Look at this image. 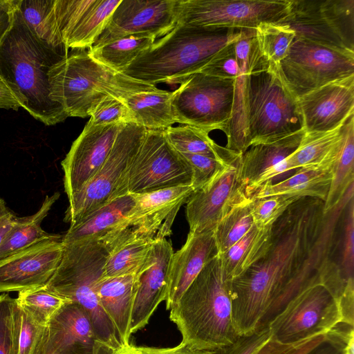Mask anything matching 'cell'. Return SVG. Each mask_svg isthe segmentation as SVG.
Instances as JSON below:
<instances>
[{
	"label": "cell",
	"mask_w": 354,
	"mask_h": 354,
	"mask_svg": "<svg viewBox=\"0 0 354 354\" xmlns=\"http://www.w3.org/2000/svg\"><path fill=\"white\" fill-rule=\"evenodd\" d=\"M111 354H142V353L139 346L129 344L117 349Z\"/></svg>",
	"instance_id": "cell-56"
},
{
	"label": "cell",
	"mask_w": 354,
	"mask_h": 354,
	"mask_svg": "<svg viewBox=\"0 0 354 354\" xmlns=\"http://www.w3.org/2000/svg\"><path fill=\"white\" fill-rule=\"evenodd\" d=\"M125 123L92 125L88 122L61 165L68 199L79 192L106 160L118 133Z\"/></svg>",
	"instance_id": "cell-18"
},
{
	"label": "cell",
	"mask_w": 354,
	"mask_h": 354,
	"mask_svg": "<svg viewBox=\"0 0 354 354\" xmlns=\"http://www.w3.org/2000/svg\"><path fill=\"white\" fill-rule=\"evenodd\" d=\"M235 42L221 49L198 73L221 79L235 80L239 68Z\"/></svg>",
	"instance_id": "cell-48"
},
{
	"label": "cell",
	"mask_w": 354,
	"mask_h": 354,
	"mask_svg": "<svg viewBox=\"0 0 354 354\" xmlns=\"http://www.w3.org/2000/svg\"><path fill=\"white\" fill-rule=\"evenodd\" d=\"M142 354H214L213 351H200L194 349L181 342L176 346L169 348H156L139 346Z\"/></svg>",
	"instance_id": "cell-53"
},
{
	"label": "cell",
	"mask_w": 354,
	"mask_h": 354,
	"mask_svg": "<svg viewBox=\"0 0 354 354\" xmlns=\"http://www.w3.org/2000/svg\"><path fill=\"white\" fill-rule=\"evenodd\" d=\"M342 143L341 127L324 132L304 131L298 147L288 158L291 170L332 169Z\"/></svg>",
	"instance_id": "cell-28"
},
{
	"label": "cell",
	"mask_w": 354,
	"mask_h": 354,
	"mask_svg": "<svg viewBox=\"0 0 354 354\" xmlns=\"http://www.w3.org/2000/svg\"><path fill=\"white\" fill-rule=\"evenodd\" d=\"M169 144L180 153L201 154L232 160L242 153L221 147L212 140L209 133L198 127L184 124L164 129Z\"/></svg>",
	"instance_id": "cell-38"
},
{
	"label": "cell",
	"mask_w": 354,
	"mask_h": 354,
	"mask_svg": "<svg viewBox=\"0 0 354 354\" xmlns=\"http://www.w3.org/2000/svg\"><path fill=\"white\" fill-rule=\"evenodd\" d=\"M146 131L145 127L136 123L124 124L100 169L68 200L64 221L75 224L102 206L129 194L130 169Z\"/></svg>",
	"instance_id": "cell-8"
},
{
	"label": "cell",
	"mask_w": 354,
	"mask_h": 354,
	"mask_svg": "<svg viewBox=\"0 0 354 354\" xmlns=\"http://www.w3.org/2000/svg\"><path fill=\"white\" fill-rule=\"evenodd\" d=\"M342 143L332 167L333 178L324 201L325 214L333 210L342 201L354 181V113L341 126Z\"/></svg>",
	"instance_id": "cell-33"
},
{
	"label": "cell",
	"mask_w": 354,
	"mask_h": 354,
	"mask_svg": "<svg viewBox=\"0 0 354 354\" xmlns=\"http://www.w3.org/2000/svg\"><path fill=\"white\" fill-rule=\"evenodd\" d=\"M181 154L191 167L192 172L191 186L195 192L205 185L226 164L237 158L225 160L201 154Z\"/></svg>",
	"instance_id": "cell-46"
},
{
	"label": "cell",
	"mask_w": 354,
	"mask_h": 354,
	"mask_svg": "<svg viewBox=\"0 0 354 354\" xmlns=\"http://www.w3.org/2000/svg\"><path fill=\"white\" fill-rule=\"evenodd\" d=\"M352 198L347 193L325 214L323 201L302 197L272 224L266 254L231 281L232 317L240 335L268 326L294 296L319 279L330 259L339 217Z\"/></svg>",
	"instance_id": "cell-1"
},
{
	"label": "cell",
	"mask_w": 354,
	"mask_h": 354,
	"mask_svg": "<svg viewBox=\"0 0 354 354\" xmlns=\"http://www.w3.org/2000/svg\"><path fill=\"white\" fill-rule=\"evenodd\" d=\"M279 72L297 97L329 82L354 75V53L295 38Z\"/></svg>",
	"instance_id": "cell-13"
},
{
	"label": "cell",
	"mask_w": 354,
	"mask_h": 354,
	"mask_svg": "<svg viewBox=\"0 0 354 354\" xmlns=\"http://www.w3.org/2000/svg\"><path fill=\"white\" fill-rule=\"evenodd\" d=\"M341 320L337 302L319 277L294 296L268 326L272 338L291 343L317 333H328Z\"/></svg>",
	"instance_id": "cell-12"
},
{
	"label": "cell",
	"mask_w": 354,
	"mask_h": 354,
	"mask_svg": "<svg viewBox=\"0 0 354 354\" xmlns=\"http://www.w3.org/2000/svg\"><path fill=\"white\" fill-rule=\"evenodd\" d=\"M173 92L158 89L134 93L123 99L133 122L146 129H165L176 123L172 109Z\"/></svg>",
	"instance_id": "cell-30"
},
{
	"label": "cell",
	"mask_w": 354,
	"mask_h": 354,
	"mask_svg": "<svg viewBox=\"0 0 354 354\" xmlns=\"http://www.w3.org/2000/svg\"><path fill=\"white\" fill-rule=\"evenodd\" d=\"M25 108V100L18 89L0 75V109L18 111Z\"/></svg>",
	"instance_id": "cell-52"
},
{
	"label": "cell",
	"mask_w": 354,
	"mask_h": 354,
	"mask_svg": "<svg viewBox=\"0 0 354 354\" xmlns=\"http://www.w3.org/2000/svg\"><path fill=\"white\" fill-rule=\"evenodd\" d=\"M135 204V197L130 194L113 201L80 221L70 225L62 237V242L70 243L90 239H101L127 218Z\"/></svg>",
	"instance_id": "cell-27"
},
{
	"label": "cell",
	"mask_w": 354,
	"mask_h": 354,
	"mask_svg": "<svg viewBox=\"0 0 354 354\" xmlns=\"http://www.w3.org/2000/svg\"><path fill=\"white\" fill-rule=\"evenodd\" d=\"M182 342L200 351H215L241 335L232 317L231 280L219 253L209 260L170 309Z\"/></svg>",
	"instance_id": "cell-2"
},
{
	"label": "cell",
	"mask_w": 354,
	"mask_h": 354,
	"mask_svg": "<svg viewBox=\"0 0 354 354\" xmlns=\"http://www.w3.org/2000/svg\"><path fill=\"white\" fill-rule=\"evenodd\" d=\"M21 309L16 299L0 295V354H17V337Z\"/></svg>",
	"instance_id": "cell-42"
},
{
	"label": "cell",
	"mask_w": 354,
	"mask_h": 354,
	"mask_svg": "<svg viewBox=\"0 0 354 354\" xmlns=\"http://www.w3.org/2000/svg\"><path fill=\"white\" fill-rule=\"evenodd\" d=\"M290 0H179L176 24L230 29H255L281 23Z\"/></svg>",
	"instance_id": "cell-11"
},
{
	"label": "cell",
	"mask_w": 354,
	"mask_h": 354,
	"mask_svg": "<svg viewBox=\"0 0 354 354\" xmlns=\"http://www.w3.org/2000/svg\"><path fill=\"white\" fill-rule=\"evenodd\" d=\"M156 240L140 237L113 248L109 252L102 277L137 275L150 261Z\"/></svg>",
	"instance_id": "cell-37"
},
{
	"label": "cell",
	"mask_w": 354,
	"mask_h": 354,
	"mask_svg": "<svg viewBox=\"0 0 354 354\" xmlns=\"http://www.w3.org/2000/svg\"><path fill=\"white\" fill-rule=\"evenodd\" d=\"M55 0H18V10L32 33L41 42L67 55L59 33L54 9Z\"/></svg>",
	"instance_id": "cell-34"
},
{
	"label": "cell",
	"mask_w": 354,
	"mask_h": 354,
	"mask_svg": "<svg viewBox=\"0 0 354 354\" xmlns=\"http://www.w3.org/2000/svg\"><path fill=\"white\" fill-rule=\"evenodd\" d=\"M272 226L258 227L254 224L240 240L219 254L223 270L231 281L244 273L266 254L271 243Z\"/></svg>",
	"instance_id": "cell-31"
},
{
	"label": "cell",
	"mask_w": 354,
	"mask_h": 354,
	"mask_svg": "<svg viewBox=\"0 0 354 354\" xmlns=\"http://www.w3.org/2000/svg\"><path fill=\"white\" fill-rule=\"evenodd\" d=\"M242 29L176 24L136 58L123 74L155 85L180 84L198 72L221 49L236 41Z\"/></svg>",
	"instance_id": "cell-4"
},
{
	"label": "cell",
	"mask_w": 354,
	"mask_h": 354,
	"mask_svg": "<svg viewBox=\"0 0 354 354\" xmlns=\"http://www.w3.org/2000/svg\"><path fill=\"white\" fill-rule=\"evenodd\" d=\"M17 3L18 0H0V44L12 23Z\"/></svg>",
	"instance_id": "cell-54"
},
{
	"label": "cell",
	"mask_w": 354,
	"mask_h": 354,
	"mask_svg": "<svg viewBox=\"0 0 354 354\" xmlns=\"http://www.w3.org/2000/svg\"><path fill=\"white\" fill-rule=\"evenodd\" d=\"M245 114L250 147L273 142L304 130L298 97L278 66L265 59L248 75Z\"/></svg>",
	"instance_id": "cell-7"
},
{
	"label": "cell",
	"mask_w": 354,
	"mask_h": 354,
	"mask_svg": "<svg viewBox=\"0 0 354 354\" xmlns=\"http://www.w3.org/2000/svg\"><path fill=\"white\" fill-rule=\"evenodd\" d=\"M89 116L88 122L92 125L133 122V116L124 100L111 95L102 99L91 111Z\"/></svg>",
	"instance_id": "cell-44"
},
{
	"label": "cell",
	"mask_w": 354,
	"mask_h": 354,
	"mask_svg": "<svg viewBox=\"0 0 354 354\" xmlns=\"http://www.w3.org/2000/svg\"><path fill=\"white\" fill-rule=\"evenodd\" d=\"M235 49L239 68L234 80V104L225 147L243 153L250 147L245 114L248 78L250 72L264 60L257 46L255 29H242L241 37L235 42Z\"/></svg>",
	"instance_id": "cell-24"
},
{
	"label": "cell",
	"mask_w": 354,
	"mask_h": 354,
	"mask_svg": "<svg viewBox=\"0 0 354 354\" xmlns=\"http://www.w3.org/2000/svg\"><path fill=\"white\" fill-rule=\"evenodd\" d=\"M62 239L44 240L0 259V293L45 286L61 261Z\"/></svg>",
	"instance_id": "cell-19"
},
{
	"label": "cell",
	"mask_w": 354,
	"mask_h": 354,
	"mask_svg": "<svg viewBox=\"0 0 354 354\" xmlns=\"http://www.w3.org/2000/svg\"><path fill=\"white\" fill-rule=\"evenodd\" d=\"M298 103L305 132H324L340 127L354 113V75L300 96Z\"/></svg>",
	"instance_id": "cell-20"
},
{
	"label": "cell",
	"mask_w": 354,
	"mask_h": 354,
	"mask_svg": "<svg viewBox=\"0 0 354 354\" xmlns=\"http://www.w3.org/2000/svg\"><path fill=\"white\" fill-rule=\"evenodd\" d=\"M271 336L270 329L266 326L251 334L241 335L232 344L213 351L214 354H253Z\"/></svg>",
	"instance_id": "cell-50"
},
{
	"label": "cell",
	"mask_w": 354,
	"mask_h": 354,
	"mask_svg": "<svg viewBox=\"0 0 354 354\" xmlns=\"http://www.w3.org/2000/svg\"><path fill=\"white\" fill-rule=\"evenodd\" d=\"M248 202L249 198L234 207L214 228V236L219 254L230 248L254 225Z\"/></svg>",
	"instance_id": "cell-40"
},
{
	"label": "cell",
	"mask_w": 354,
	"mask_h": 354,
	"mask_svg": "<svg viewBox=\"0 0 354 354\" xmlns=\"http://www.w3.org/2000/svg\"><path fill=\"white\" fill-rule=\"evenodd\" d=\"M15 217L6 207L4 200L0 198V245L11 229Z\"/></svg>",
	"instance_id": "cell-55"
},
{
	"label": "cell",
	"mask_w": 354,
	"mask_h": 354,
	"mask_svg": "<svg viewBox=\"0 0 354 354\" xmlns=\"http://www.w3.org/2000/svg\"><path fill=\"white\" fill-rule=\"evenodd\" d=\"M59 197V192L46 196L36 213L28 216L15 217L11 229L0 245V259L42 241L62 238L59 235L47 233L41 227L43 220Z\"/></svg>",
	"instance_id": "cell-32"
},
{
	"label": "cell",
	"mask_w": 354,
	"mask_h": 354,
	"mask_svg": "<svg viewBox=\"0 0 354 354\" xmlns=\"http://www.w3.org/2000/svg\"><path fill=\"white\" fill-rule=\"evenodd\" d=\"M304 133L302 130L273 142L252 145L242 153L241 178L248 198L266 183L291 171L288 158L298 147Z\"/></svg>",
	"instance_id": "cell-23"
},
{
	"label": "cell",
	"mask_w": 354,
	"mask_h": 354,
	"mask_svg": "<svg viewBox=\"0 0 354 354\" xmlns=\"http://www.w3.org/2000/svg\"><path fill=\"white\" fill-rule=\"evenodd\" d=\"M259 52L269 64L278 66L287 55L296 37L288 25L280 23H263L255 28Z\"/></svg>",
	"instance_id": "cell-39"
},
{
	"label": "cell",
	"mask_w": 354,
	"mask_h": 354,
	"mask_svg": "<svg viewBox=\"0 0 354 354\" xmlns=\"http://www.w3.org/2000/svg\"><path fill=\"white\" fill-rule=\"evenodd\" d=\"M38 354H106L91 319L75 302L64 304L46 326Z\"/></svg>",
	"instance_id": "cell-21"
},
{
	"label": "cell",
	"mask_w": 354,
	"mask_h": 354,
	"mask_svg": "<svg viewBox=\"0 0 354 354\" xmlns=\"http://www.w3.org/2000/svg\"><path fill=\"white\" fill-rule=\"evenodd\" d=\"M194 192L191 185H187L133 194L136 204L127 218L99 240L111 250L137 238H166L171 233V228L180 208Z\"/></svg>",
	"instance_id": "cell-14"
},
{
	"label": "cell",
	"mask_w": 354,
	"mask_h": 354,
	"mask_svg": "<svg viewBox=\"0 0 354 354\" xmlns=\"http://www.w3.org/2000/svg\"><path fill=\"white\" fill-rule=\"evenodd\" d=\"M121 0H94L73 27L63 37L69 49L90 48L104 30L112 13Z\"/></svg>",
	"instance_id": "cell-35"
},
{
	"label": "cell",
	"mask_w": 354,
	"mask_h": 354,
	"mask_svg": "<svg viewBox=\"0 0 354 354\" xmlns=\"http://www.w3.org/2000/svg\"><path fill=\"white\" fill-rule=\"evenodd\" d=\"M234 96V80L201 73L189 75L173 91L172 109L176 122L209 133L227 135Z\"/></svg>",
	"instance_id": "cell-9"
},
{
	"label": "cell",
	"mask_w": 354,
	"mask_h": 354,
	"mask_svg": "<svg viewBox=\"0 0 354 354\" xmlns=\"http://www.w3.org/2000/svg\"><path fill=\"white\" fill-rule=\"evenodd\" d=\"M299 198L288 195H275L249 198L248 205L254 224L272 225Z\"/></svg>",
	"instance_id": "cell-43"
},
{
	"label": "cell",
	"mask_w": 354,
	"mask_h": 354,
	"mask_svg": "<svg viewBox=\"0 0 354 354\" xmlns=\"http://www.w3.org/2000/svg\"><path fill=\"white\" fill-rule=\"evenodd\" d=\"M327 335L326 340L308 354H341L347 342L354 336V328L338 325Z\"/></svg>",
	"instance_id": "cell-51"
},
{
	"label": "cell",
	"mask_w": 354,
	"mask_h": 354,
	"mask_svg": "<svg viewBox=\"0 0 354 354\" xmlns=\"http://www.w3.org/2000/svg\"><path fill=\"white\" fill-rule=\"evenodd\" d=\"M297 172L279 183L269 181L259 187L250 198L275 195L298 198L310 197L326 201L332 178V169H299Z\"/></svg>",
	"instance_id": "cell-29"
},
{
	"label": "cell",
	"mask_w": 354,
	"mask_h": 354,
	"mask_svg": "<svg viewBox=\"0 0 354 354\" xmlns=\"http://www.w3.org/2000/svg\"><path fill=\"white\" fill-rule=\"evenodd\" d=\"M280 24L290 26L296 37L354 53V0H290Z\"/></svg>",
	"instance_id": "cell-10"
},
{
	"label": "cell",
	"mask_w": 354,
	"mask_h": 354,
	"mask_svg": "<svg viewBox=\"0 0 354 354\" xmlns=\"http://www.w3.org/2000/svg\"><path fill=\"white\" fill-rule=\"evenodd\" d=\"M218 254L214 231L190 232L185 243L171 259L166 308L170 310L180 299L205 265Z\"/></svg>",
	"instance_id": "cell-25"
},
{
	"label": "cell",
	"mask_w": 354,
	"mask_h": 354,
	"mask_svg": "<svg viewBox=\"0 0 354 354\" xmlns=\"http://www.w3.org/2000/svg\"><path fill=\"white\" fill-rule=\"evenodd\" d=\"M155 40L150 35H131L100 46H93L87 52L96 62L122 73Z\"/></svg>",
	"instance_id": "cell-36"
},
{
	"label": "cell",
	"mask_w": 354,
	"mask_h": 354,
	"mask_svg": "<svg viewBox=\"0 0 354 354\" xmlns=\"http://www.w3.org/2000/svg\"><path fill=\"white\" fill-rule=\"evenodd\" d=\"M327 334L317 333L291 343H282L271 337L253 354H308L326 340Z\"/></svg>",
	"instance_id": "cell-47"
},
{
	"label": "cell",
	"mask_w": 354,
	"mask_h": 354,
	"mask_svg": "<svg viewBox=\"0 0 354 354\" xmlns=\"http://www.w3.org/2000/svg\"><path fill=\"white\" fill-rule=\"evenodd\" d=\"M50 98L68 117L86 118L105 97L119 99L145 91L155 85L133 79L94 60L88 52L68 54L48 72Z\"/></svg>",
	"instance_id": "cell-5"
},
{
	"label": "cell",
	"mask_w": 354,
	"mask_h": 354,
	"mask_svg": "<svg viewBox=\"0 0 354 354\" xmlns=\"http://www.w3.org/2000/svg\"><path fill=\"white\" fill-rule=\"evenodd\" d=\"M66 56L39 41L17 7L12 23L0 44V75L20 92L25 100L24 109L47 126L68 118L63 108L50 100L48 80L50 68Z\"/></svg>",
	"instance_id": "cell-3"
},
{
	"label": "cell",
	"mask_w": 354,
	"mask_h": 354,
	"mask_svg": "<svg viewBox=\"0 0 354 354\" xmlns=\"http://www.w3.org/2000/svg\"><path fill=\"white\" fill-rule=\"evenodd\" d=\"M173 248L166 238L157 239L151 259L136 276L130 334L142 328L167 294L169 272Z\"/></svg>",
	"instance_id": "cell-22"
},
{
	"label": "cell",
	"mask_w": 354,
	"mask_h": 354,
	"mask_svg": "<svg viewBox=\"0 0 354 354\" xmlns=\"http://www.w3.org/2000/svg\"><path fill=\"white\" fill-rule=\"evenodd\" d=\"M241 156L226 164L205 185L192 194L186 205L190 232L214 231L227 213L248 199L241 178Z\"/></svg>",
	"instance_id": "cell-16"
},
{
	"label": "cell",
	"mask_w": 354,
	"mask_h": 354,
	"mask_svg": "<svg viewBox=\"0 0 354 354\" xmlns=\"http://www.w3.org/2000/svg\"><path fill=\"white\" fill-rule=\"evenodd\" d=\"M18 305L36 322L47 326L52 317L71 301L48 290L45 286L19 292Z\"/></svg>",
	"instance_id": "cell-41"
},
{
	"label": "cell",
	"mask_w": 354,
	"mask_h": 354,
	"mask_svg": "<svg viewBox=\"0 0 354 354\" xmlns=\"http://www.w3.org/2000/svg\"><path fill=\"white\" fill-rule=\"evenodd\" d=\"M179 0H121L93 46L131 35L164 37L176 25Z\"/></svg>",
	"instance_id": "cell-17"
},
{
	"label": "cell",
	"mask_w": 354,
	"mask_h": 354,
	"mask_svg": "<svg viewBox=\"0 0 354 354\" xmlns=\"http://www.w3.org/2000/svg\"><path fill=\"white\" fill-rule=\"evenodd\" d=\"M20 309L21 315L17 337V354H38L44 340L46 326L36 322L21 307Z\"/></svg>",
	"instance_id": "cell-45"
},
{
	"label": "cell",
	"mask_w": 354,
	"mask_h": 354,
	"mask_svg": "<svg viewBox=\"0 0 354 354\" xmlns=\"http://www.w3.org/2000/svg\"><path fill=\"white\" fill-rule=\"evenodd\" d=\"M136 288L134 274L102 277L96 285L100 306L115 327L123 346L130 344V322Z\"/></svg>",
	"instance_id": "cell-26"
},
{
	"label": "cell",
	"mask_w": 354,
	"mask_h": 354,
	"mask_svg": "<svg viewBox=\"0 0 354 354\" xmlns=\"http://www.w3.org/2000/svg\"><path fill=\"white\" fill-rule=\"evenodd\" d=\"M340 268L346 279L353 278L354 268V203L353 198L346 206Z\"/></svg>",
	"instance_id": "cell-49"
},
{
	"label": "cell",
	"mask_w": 354,
	"mask_h": 354,
	"mask_svg": "<svg viewBox=\"0 0 354 354\" xmlns=\"http://www.w3.org/2000/svg\"><path fill=\"white\" fill-rule=\"evenodd\" d=\"M108 255L109 251L97 239L64 243L61 261L45 287L84 308L98 341L106 353L111 354L124 346L100 306L96 293Z\"/></svg>",
	"instance_id": "cell-6"
},
{
	"label": "cell",
	"mask_w": 354,
	"mask_h": 354,
	"mask_svg": "<svg viewBox=\"0 0 354 354\" xmlns=\"http://www.w3.org/2000/svg\"><path fill=\"white\" fill-rule=\"evenodd\" d=\"M192 180L191 167L167 141L164 129H147L130 169L129 194L191 185Z\"/></svg>",
	"instance_id": "cell-15"
}]
</instances>
